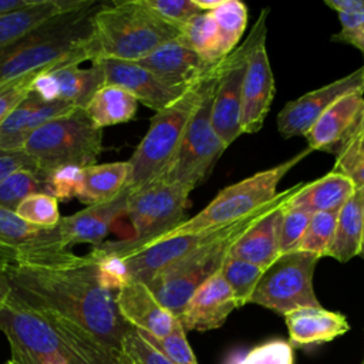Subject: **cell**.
Instances as JSON below:
<instances>
[{"label":"cell","mask_w":364,"mask_h":364,"mask_svg":"<svg viewBox=\"0 0 364 364\" xmlns=\"http://www.w3.org/2000/svg\"><path fill=\"white\" fill-rule=\"evenodd\" d=\"M7 272L13 297L36 310L57 314L122 351L131 326L119 314L117 290L92 255L58 266L10 264Z\"/></svg>","instance_id":"cell-1"},{"label":"cell","mask_w":364,"mask_h":364,"mask_svg":"<svg viewBox=\"0 0 364 364\" xmlns=\"http://www.w3.org/2000/svg\"><path fill=\"white\" fill-rule=\"evenodd\" d=\"M0 331L10 344V361L51 355L65 364H131L122 351L105 346L81 327L13 296L0 309Z\"/></svg>","instance_id":"cell-2"},{"label":"cell","mask_w":364,"mask_h":364,"mask_svg":"<svg viewBox=\"0 0 364 364\" xmlns=\"http://www.w3.org/2000/svg\"><path fill=\"white\" fill-rule=\"evenodd\" d=\"M101 4L81 0L0 48V85L31 73L92 61L94 14Z\"/></svg>","instance_id":"cell-3"},{"label":"cell","mask_w":364,"mask_h":364,"mask_svg":"<svg viewBox=\"0 0 364 364\" xmlns=\"http://www.w3.org/2000/svg\"><path fill=\"white\" fill-rule=\"evenodd\" d=\"M306 183L307 182H299L286 191L277 192L270 202L237 219L223 236L161 269L148 279L145 284L156 300L178 318L195 290L220 272L236 240L256 225L267 212L289 202Z\"/></svg>","instance_id":"cell-4"},{"label":"cell","mask_w":364,"mask_h":364,"mask_svg":"<svg viewBox=\"0 0 364 364\" xmlns=\"http://www.w3.org/2000/svg\"><path fill=\"white\" fill-rule=\"evenodd\" d=\"M228 55L186 85L183 92L164 109L155 112L149 129L128 159L129 175L125 185L134 192L156 179L173 158L188 124L209 87L222 75Z\"/></svg>","instance_id":"cell-5"},{"label":"cell","mask_w":364,"mask_h":364,"mask_svg":"<svg viewBox=\"0 0 364 364\" xmlns=\"http://www.w3.org/2000/svg\"><path fill=\"white\" fill-rule=\"evenodd\" d=\"M178 36L142 0L102 3L94 14L92 61H138Z\"/></svg>","instance_id":"cell-6"},{"label":"cell","mask_w":364,"mask_h":364,"mask_svg":"<svg viewBox=\"0 0 364 364\" xmlns=\"http://www.w3.org/2000/svg\"><path fill=\"white\" fill-rule=\"evenodd\" d=\"M102 129L82 108L57 117L33 131L21 146L37 169L46 173L63 168H88L102 154Z\"/></svg>","instance_id":"cell-7"},{"label":"cell","mask_w":364,"mask_h":364,"mask_svg":"<svg viewBox=\"0 0 364 364\" xmlns=\"http://www.w3.org/2000/svg\"><path fill=\"white\" fill-rule=\"evenodd\" d=\"M189 192L183 188L154 179L142 188L129 192L125 216L129 218L134 235L128 239L105 240L91 253L119 257L128 255L175 229L185 216Z\"/></svg>","instance_id":"cell-8"},{"label":"cell","mask_w":364,"mask_h":364,"mask_svg":"<svg viewBox=\"0 0 364 364\" xmlns=\"http://www.w3.org/2000/svg\"><path fill=\"white\" fill-rule=\"evenodd\" d=\"M311 151V148H306L303 152H299L273 168L260 171L246 179L223 188L200 212L189 219H183L175 229L162 237L225 226L246 216L262 205L270 202L277 195V185L284 175Z\"/></svg>","instance_id":"cell-9"},{"label":"cell","mask_w":364,"mask_h":364,"mask_svg":"<svg viewBox=\"0 0 364 364\" xmlns=\"http://www.w3.org/2000/svg\"><path fill=\"white\" fill-rule=\"evenodd\" d=\"M220 77L206 91L188 124L173 158L156 179L178 185L191 193L209 176L216 161L225 152L226 146L220 142L210 124L213 95Z\"/></svg>","instance_id":"cell-10"},{"label":"cell","mask_w":364,"mask_h":364,"mask_svg":"<svg viewBox=\"0 0 364 364\" xmlns=\"http://www.w3.org/2000/svg\"><path fill=\"white\" fill-rule=\"evenodd\" d=\"M320 257L309 252L280 255L259 280L249 303L282 316L303 307H318L313 287L314 269Z\"/></svg>","instance_id":"cell-11"},{"label":"cell","mask_w":364,"mask_h":364,"mask_svg":"<svg viewBox=\"0 0 364 364\" xmlns=\"http://www.w3.org/2000/svg\"><path fill=\"white\" fill-rule=\"evenodd\" d=\"M267 16L269 7L260 11L245 41L229 54L228 65L213 95L210 124L215 134L226 148L243 134L240 128V112L242 82L246 70V60L259 40L267 36Z\"/></svg>","instance_id":"cell-12"},{"label":"cell","mask_w":364,"mask_h":364,"mask_svg":"<svg viewBox=\"0 0 364 364\" xmlns=\"http://www.w3.org/2000/svg\"><path fill=\"white\" fill-rule=\"evenodd\" d=\"M0 243L17 255L14 264L58 266L78 257L65 246L58 225L36 226L4 208H0Z\"/></svg>","instance_id":"cell-13"},{"label":"cell","mask_w":364,"mask_h":364,"mask_svg":"<svg viewBox=\"0 0 364 364\" xmlns=\"http://www.w3.org/2000/svg\"><path fill=\"white\" fill-rule=\"evenodd\" d=\"M351 92L364 94V64L346 77L286 102L277 115L280 135L283 138L304 136L324 111Z\"/></svg>","instance_id":"cell-14"},{"label":"cell","mask_w":364,"mask_h":364,"mask_svg":"<svg viewBox=\"0 0 364 364\" xmlns=\"http://www.w3.org/2000/svg\"><path fill=\"white\" fill-rule=\"evenodd\" d=\"M274 91V77L266 50V37H263L252 48L246 60L240 112V128L243 134H255L262 128Z\"/></svg>","instance_id":"cell-15"},{"label":"cell","mask_w":364,"mask_h":364,"mask_svg":"<svg viewBox=\"0 0 364 364\" xmlns=\"http://www.w3.org/2000/svg\"><path fill=\"white\" fill-rule=\"evenodd\" d=\"M104 84V70L98 61H92L88 68L65 65L40 73L31 91L47 101H60L84 109L95 91Z\"/></svg>","instance_id":"cell-16"},{"label":"cell","mask_w":364,"mask_h":364,"mask_svg":"<svg viewBox=\"0 0 364 364\" xmlns=\"http://www.w3.org/2000/svg\"><path fill=\"white\" fill-rule=\"evenodd\" d=\"M104 70L105 84L122 87L131 92L138 102L146 105L155 112L168 107L186 88L171 87L159 80L154 73L135 61L122 60H95Z\"/></svg>","instance_id":"cell-17"},{"label":"cell","mask_w":364,"mask_h":364,"mask_svg":"<svg viewBox=\"0 0 364 364\" xmlns=\"http://www.w3.org/2000/svg\"><path fill=\"white\" fill-rule=\"evenodd\" d=\"M236 309L239 303L233 291L218 273L195 290L178 320L185 331H209L222 327Z\"/></svg>","instance_id":"cell-18"},{"label":"cell","mask_w":364,"mask_h":364,"mask_svg":"<svg viewBox=\"0 0 364 364\" xmlns=\"http://www.w3.org/2000/svg\"><path fill=\"white\" fill-rule=\"evenodd\" d=\"M364 108L363 92H351L337 100L321 114L304 138L313 151L338 155L348 144Z\"/></svg>","instance_id":"cell-19"},{"label":"cell","mask_w":364,"mask_h":364,"mask_svg":"<svg viewBox=\"0 0 364 364\" xmlns=\"http://www.w3.org/2000/svg\"><path fill=\"white\" fill-rule=\"evenodd\" d=\"M128 196L129 192L124 189L109 202L91 205L74 215L61 218L58 229L65 246L73 249L75 245L87 243L97 247L104 243L115 220L125 216Z\"/></svg>","instance_id":"cell-20"},{"label":"cell","mask_w":364,"mask_h":364,"mask_svg":"<svg viewBox=\"0 0 364 364\" xmlns=\"http://www.w3.org/2000/svg\"><path fill=\"white\" fill-rule=\"evenodd\" d=\"M117 306L122 318L134 328L154 337L171 333L178 318L171 314L139 280L128 279L117 291Z\"/></svg>","instance_id":"cell-21"},{"label":"cell","mask_w":364,"mask_h":364,"mask_svg":"<svg viewBox=\"0 0 364 364\" xmlns=\"http://www.w3.org/2000/svg\"><path fill=\"white\" fill-rule=\"evenodd\" d=\"M75 107L60 102L47 101L37 92L30 91L28 95L10 112L0 127V149L18 151L28 138L43 124L65 115Z\"/></svg>","instance_id":"cell-22"},{"label":"cell","mask_w":364,"mask_h":364,"mask_svg":"<svg viewBox=\"0 0 364 364\" xmlns=\"http://www.w3.org/2000/svg\"><path fill=\"white\" fill-rule=\"evenodd\" d=\"M135 63L154 73L159 80L171 87L188 85L215 64L183 46L178 37L164 43Z\"/></svg>","instance_id":"cell-23"},{"label":"cell","mask_w":364,"mask_h":364,"mask_svg":"<svg viewBox=\"0 0 364 364\" xmlns=\"http://www.w3.org/2000/svg\"><path fill=\"white\" fill-rule=\"evenodd\" d=\"M289 343L294 347H307L334 340L350 330L347 317L324 307H303L284 316Z\"/></svg>","instance_id":"cell-24"},{"label":"cell","mask_w":364,"mask_h":364,"mask_svg":"<svg viewBox=\"0 0 364 364\" xmlns=\"http://www.w3.org/2000/svg\"><path fill=\"white\" fill-rule=\"evenodd\" d=\"M289 202L267 212L256 225H253L247 232H245L232 246L229 256L249 262L264 270L270 264H273L280 256V223L283 209Z\"/></svg>","instance_id":"cell-25"},{"label":"cell","mask_w":364,"mask_h":364,"mask_svg":"<svg viewBox=\"0 0 364 364\" xmlns=\"http://www.w3.org/2000/svg\"><path fill=\"white\" fill-rule=\"evenodd\" d=\"M357 186L351 178L341 172H328L320 179L307 182L291 199L311 213L338 212L354 195Z\"/></svg>","instance_id":"cell-26"},{"label":"cell","mask_w":364,"mask_h":364,"mask_svg":"<svg viewBox=\"0 0 364 364\" xmlns=\"http://www.w3.org/2000/svg\"><path fill=\"white\" fill-rule=\"evenodd\" d=\"M128 175V161L95 164L84 168L75 198L87 206L109 202L125 189Z\"/></svg>","instance_id":"cell-27"},{"label":"cell","mask_w":364,"mask_h":364,"mask_svg":"<svg viewBox=\"0 0 364 364\" xmlns=\"http://www.w3.org/2000/svg\"><path fill=\"white\" fill-rule=\"evenodd\" d=\"M81 0H33L28 6L0 14V48L14 43L48 18L74 9Z\"/></svg>","instance_id":"cell-28"},{"label":"cell","mask_w":364,"mask_h":364,"mask_svg":"<svg viewBox=\"0 0 364 364\" xmlns=\"http://www.w3.org/2000/svg\"><path fill=\"white\" fill-rule=\"evenodd\" d=\"M138 100L122 87L104 84L91 97L84 111L98 128L131 121L138 109Z\"/></svg>","instance_id":"cell-29"},{"label":"cell","mask_w":364,"mask_h":364,"mask_svg":"<svg viewBox=\"0 0 364 364\" xmlns=\"http://www.w3.org/2000/svg\"><path fill=\"white\" fill-rule=\"evenodd\" d=\"M363 245V218L360 196L355 189L348 202L338 210L336 233L327 256L346 263L358 256Z\"/></svg>","instance_id":"cell-30"},{"label":"cell","mask_w":364,"mask_h":364,"mask_svg":"<svg viewBox=\"0 0 364 364\" xmlns=\"http://www.w3.org/2000/svg\"><path fill=\"white\" fill-rule=\"evenodd\" d=\"M218 27L216 55L219 60L229 55L240 41L247 24V7L239 0H223L209 11Z\"/></svg>","instance_id":"cell-31"},{"label":"cell","mask_w":364,"mask_h":364,"mask_svg":"<svg viewBox=\"0 0 364 364\" xmlns=\"http://www.w3.org/2000/svg\"><path fill=\"white\" fill-rule=\"evenodd\" d=\"M33 193H47L54 196L50 173L20 169L0 182V208L16 210L18 203Z\"/></svg>","instance_id":"cell-32"},{"label":"cell","mask_w":364,"mask_h":364,"mask_svg":"<svg viewBox=\"0 0 364 364\" xmlns=\"http://www.w3.org/2000/svg\"><path fill=\"white\" fill-rule=\"evenodd\" d=\"M178 40L209 63H218V27L210 13H199L179 30Z\"/></svg>","instance_id":"cell-33"},{"label":"cell","mask_w":364,"mask_h":364,"mask_svg":"<svg viewBox=\"0 0 364 364\" xmlns=\"http://www.w3.org/2000/svg\"><path fill=\"white\" fill-rule=\"evenodd\" d=\"M219 273L233 291L239 307H242L249 303L259 280L264 273V269L229 256Z\"/></svg>","instance_id":"cell-34"},{"label":"cell","mask_w":364,"mask_h":364,"mask_svg":"<svg viewBox=\"0 0 364 364\" xmlns=\"http://www.w3.org/2000/svg\"><path fill=\"white\" fill-rule=\"evenodd\" d=\"M338 212H316L313 213L307 230L299 245L300 252L317 255L320 259L327 256L336 233Z\"/></svg>","instance_id":"cell-35"},{"label":"cell","mask_w":364,"mask_h":364,"mask_svg":"<svg viewBox=\"0 0 364 364\" xmlns=\"http://www.w3.org/2000/svg\"><path fill=\"white\" fill-rule=\"evenodd\" d=\"M14 212L23 220L43 228H54L61 220L60 200L47 193H33L24 198Z\"/></svg>","instance_id":"cell-36"},{"label":"cell","mask_w":364,"mask_h":364,"mask_svg":"<svg viewBox=\"0 0 364 364\" xmlns=\"http://www.w3.org/2000/svg\"><path fill=\"white\" fill-rule=\"evenodd\" d=\"M311 216L313 213L309 209L301 205L293 203L291 200L284 206L279 236L280 255L297 252Z\"/></svg>","instance_id":"cell-37"},{"label":"cell","mask_w":364,"mask_h":364,"mask_svg":"<svg viewBox=\"0 0 364 364\" xmlns=\"http://www.w3.org/2000/svg\"><path fill=\"white\" fill-rule=\"evenodd\" d=\"M136 330V328H135ZM141 337L148 341L155 350H158L162 355L171 360L175 364H199L188 340L185 336V330L181 326L179 320L175 323L171 333L165 337H154L148 333L136 330Z\"/></svg>","instance_id":"cell-38"},{"label":"cell","mask_w":364,"mask_h":364,"mask_svg":"<svg viewBox=\"0 0 364 364\" xmlns=\"http://www.w3.org/2000/svg\"><path fill=\"white\" fill-rule=\"evenodd\" d=\"M293 347L289 341L273 338L249 350L232 364H293Z\"/></svg>","instance_id":"cell-39"},{"label":"cell","mask_w":364,"mask_h":364,"mask_svg":"<svg viewBox=\"0 0 364 364\" xmlns=\"http://www.w3.org/2000/svg\"><path fill=\"white\" fill-rule=\"evenodd\" d=\"M144 4L162 21L181 30L193 16L202 13L195 0H142Z\"/></svg>","instance_id":"cell-40"},{"label":"cell","mask_w":364,"mask_h":364,"mask_svg":"<svg viewBox=\"0 0 364 364\" xmlns=\"http://www.w3.org/2000/svg\"><path fill=\"white\" fill-rule=\"evenodd\" d=\"M122 353L136 364H175L145 341L134 327L124 337Z\"/></svg>","instance_id":"cell-41"},{"label":"cell","mask_w":364,"mask_h":364,"mask_svg":"<svg viewBox=\"0 0 364 364\" xmlns=\"http://www.w3.org/2000/svg\"><path fill=\"white\" fill-rule=\"evenodd\" d=\"M38 74L40 73H31L0 85V127L10 112L28 95Z\"/></svg>","instance_id":"cell-42"},{"label":"cell","mask_w":364,"mask_h":364,"mask_svg":"<svg viewBox=\"0 0 364 364\" xmlns=\"http://www.w3.org/2000/svg\"><path fill=\"white\" fill-rule=\"evenodd\" d=\"M341 28L331 36V41L357 48L364 58V13H337Z\"/></svg>","instance_id":"cell-43"},{"label":"cell","mask_w":364,"mask_h":364,"mask_svg":"<svg viewBox=\"0 0 364 364\" xmlns=\"http://www.w3.org/2000/svg\"><path fill=\"white\" fill-rule=\"evenodd\" d=\"M20 169L38 171L31 158L21 149L18 151H4L0 149V182L13 175Z\"/></svg>","instance_id":"cell-44"},{"label":"cell","mask_w":364,"mask_h":364,"mask_svg":"<svg viewBox=\"0 0 364 364\" xmlns=\"http://www.w3.org/2000/svg\"><path fill=\"white\" fill-rule=\"evenodd\" d=\"M336 158L337 159L333 166V171L348 175L357 165H360L364 161V136L351 144Z\"/></svg>","instance_id":"cell-45"},{"label":"cell","mask_w":364,"mask_h":364,"mask_svg":"<svg viewBox=\"0 0 364 364\" xmlns=\"http://www.w3.org/2000/svg\"><path fill=\"white\" fill-rule=\"evenodd\" d=\"M337 13H364V0H324Z\"/></svg>","instance_id":"cell-46"},{"label":"cell","mask_w":364,"mask_h":364,"mask_svg":"<svg viewBox=\"0 0 364 364\" xmlns=\"http://www.w3.org/2000/svg\"><path fill=\"white\" fill-rule=\"evenodd\" d=\"M10 264L0 262V309L9 301L11 296V283L9 277V269Z\"/></svg>","instance_id":"cell-47"},{"label":"cell","mask_w":364,"mask_h":364,"mask_svg":"<svg viewBox=\"0 0 364 364\" xmlns=\"http://www.w3.org/2000/svg\"><path fill=\"white\" fill-rule=\"evenodd\" d=\"M33 0H0V14L9 13L21 7H26L31 3Z\"/></svg>","instance_id":"cell-48"},{"label":"cell","mask_w":364,"mask_h":364,"mask_svg":"<svg viewBox=\"0 0 364 364\" xmlns=\"http://www.w3.org/2000/svg\"><path fill=\"white\" fill-rule=\"evenodd\" d=\"M364 136V108H363V112H361V117H360V121H358V124H357V127H355V129H354V132H353V135H351V138H350V141H348V144L344 146V149L346 148H348L351 144H354L355 141H358V139H361ZM343 149V151H344ZM341 151V152H343ZM340 152V154H341ZM338 154V155H340Z\"/></svg>","instance_id":"cell-49"},{"label":"cell","mask_w":364,"mask_h":364,"mask_svg":"<svg viewBox=\"0 0 364 364\" xmlns=\"http://www.w3.org/2000/svg\"><path fill=\"white\" fill-rule=\"evenodd\" d=\"M0 262L6 263V264H14L17 263V255L9 249L7 246L0 243Z\"/></svg>","instance_id":"cell-50"},{"label":"cell","mask_w":364,"mask_h":364,"mask_svg":"<svg viewBox=\"0 0 364 364\" xmlns=\"http://www.w3.org/2000/svg\"><path fill=\"white\" fill-rule=\"evenodd\" d=\"M348 176L351 178V181L354 182L355 186L364 185V161H363L360 165H357V166L348 173Z\"/></svg>","instance_id":"cell-51"},{"label":"cell","mask_w":364,"mask_h":364,"mask_svg":"<svg viewBox=\"0 0 364 364\" xmlns=\"http://www.w3.org/2000/svg\"><path fill=\"white\" fill-rule=\"evenodd\" d=\"M223 0H195L198 9L202 11V13H209V11H213L216 7L220 6Z\"/></svg>","instance_id":"cell-52"},{"label":"cell","mask_w":364,"mask_h":364,"mask_svg":"<svg viewBox=\"0 0 364 364\" xmlns=\"http://www.w3.org/2000/svg\"><path fill=\"white\" fill-rule=\"evenodd\" d=\"M357 192L360 196V209H361V218H363V242H364V185L357 186Z\"/></svg>","instance_id":"cell-53"},{"label":"cell","mask_w":364,"mask_h":364,"mask_svg":"<svg viewBox=\"0 0 364 364\" xmlns=\"http://www.w3.org/2000/svg\"><path fill=\"white\" fill-rule=\"evenodd\" d=\"M358 256L364 260V242H363V245H361V249H360V253H358Z\"/></svg>","instance_id":"cell-54"},{"label":"cell","mask_w":364,"mask_h":364,"mask_svg":"<svg viewBox=\"0 0 364 364\" xmlns=\"http://www.w3.org/2000/svg\"><path fill=\"white\" fill-rule=\"evenodd\" d=\"M6 364H13V363H11V361H10V360H9V361H7V363H6Z\"/></svg>","instance_id":"cell-55"},{"label":"cell","mask_w":364,"mask_h":364,"mask_svg":"<svg viewBox=\"0 0 364 364\" xmlns=\"http://www.w3.org/2000/svg\"><path fill=\"white\" fill-rule=\"evenodd\" d=\"M131 364H136V363H134V361H132V360H131Z\"/></svg>","instance_id":"cell-56"},{"label":"cell","mask_w":364,"mask_h":364,"mask_svg":"<svg viewBox=\"0 0 364 364\" xmlns=\"http://www.w3.org/2000/svg\"><path fill=\"white\" fill-rule=\"evenodd\" d=\"M363 364H364V360H363Z\"/></svg>","instance_id":"cell-57"}]
</instances>
